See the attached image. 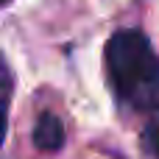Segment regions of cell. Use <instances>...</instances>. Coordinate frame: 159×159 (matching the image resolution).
<instances>
[{"mask_svg":"<svg viewBox=\"0 0 159 159\" xmlns=\"http://www.w3.org/2000/svg\"><path fill=\"white\" fill-rule=\"evenodd\" d=\"M106 70L120 103L137 112L159 109V56L140 31H117L106 42Z\"/></svg>","mask_w":159,"mask_h":159,"instance_id":"obj_1","label":"cell"},{"mask_svg":"<svg viewBox=\"0 0 159 159\" xmlns=\"http://www.w3.org/2000/svg\"><path fill=\"white\" fill-rule=\"evenodd\" d=\"M34 143L36 148L42 151H59L61 143H64V126L56 115L45 112L36 117V126H34Z\"/></svg>","mask_w":159,"mask_h":159,"instance_id":"obj_2","label":"cell"},{"mask_svg":"<svg viewBox=\"0 0 159 159\" xmlns=\"http://www.w3.org/2000/svg\"><path fill=\"white\" fill-rule=\"evenodd\" d=\"M11 92H14V78L8 64L0 56V148L6 143V131H8V106H11Z\"/></svg>","mask_w":159,"mask_h":159,"instance_id":"obj_3","label":"cell"},{"mask_svg":"<svg viewBox=\"0 0 159 159\" xmlns=\"http://www.w3.org/2000/svg\"><path fill=\"white\" fill-rule=\"evenodd\" d=\"M140 145H143V154L148 159H159V109L148 117V123L143 126Z\"/></svg>","mask_w":159,"mask_h":159,"instance_id":"obj_4","label":"cell"},{"mask_svg":"<svg viewBox=\"0 0 159 159\" xmlns=\"http://www.w3.org/2000/svg\"><path fill=\"white\" fill-rule=\"evenodd\" d=\"M3 3H8V0H0V6H3Z\"/></svg>","mask_w":159,"mask_h":159,"instance_id":"obj_5","label":"cell"}]
</instances>
